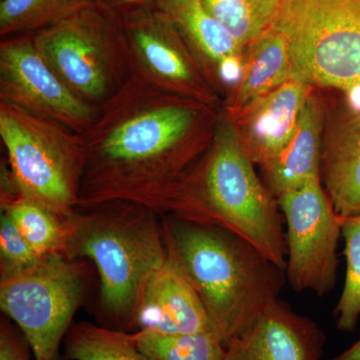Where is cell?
Masks as SVG:
<instances>
[{
	"label": "cell",
	"mask_w": 360,
	"mask_h": 360,
	"mask_svg": "<svg viewBox=\"0 0 360 360\" xmlns=\"http://www.w3.org/2000/svg\"><path fill=\"white\" fill-rule=\"evenodd\" d=\"M120 16L155 7V0H99Z\"/></svg>",
	"instance_id": "cell-27"
},
{
	"label": "cell",
	"mask_w": 360,
	"mask_h": 360,
	"mask_svg": "<svg viewBox=\"0 0 360 360\" xmlns=\"http://www.w3.org/2000/svg\"><path fill=\"white\" fill-rule=\"evenodd\" d=\"M250 45L240 84L232 104L238 113L255 99L293 78V65L288 41L272 26Z\"/></svg>",
	"instance_id": "cell-18"
},
{
	"label": "cell",
	"mask_w": 360,
	"mask_h": 360,
	"mask_svg": "<svg viewBox=\"0 0 360 360\" xmlns=\"http://www.w3.org/2000/svg\"><path fill=\"white\" fill-rule=\"evenodd\" d=\"M122 18L134 71L148 82L180 96L198 99L207 97L189 56L191 47L162 14L151 7Z\"/></svg>",
	"instance_id": "cell-11"
},
{
	"label": "cell",
	"mask_w": 360,
	"mask_h": 360,
	"mask_svg": "<svg viewBox=\"0 0 360 360\" xmlns=\"http://www.w3.org/2000/svg\"><path fill=\"white\" fill-rule=\"evenodd\" d=\"M135 347L148 360H224L226 345L214 333L163 335L132 333Z\"/></svg>",
	"instance_id": "cell-21"
},
{
	"label": "cell",
	"mask_w": 360,
	"mask_h": 360,
	"mask_svg": "<svg viewBox=\"0 0 360 360\" xmlns=\"http://www.w3.org/2000/svg\"><path fill=\"white\" fill-rule=\"evenodd\" d=\"M158 213L134 203L110 201L68 219L65 255L86 257L101 277L108 314L132 323L144 286L167 259Z\"/></svg>",
	"instance_id": "cell-4"
},
{
	"label": "cell",
	"mask_w": 360,
	"mask_h": 360,
	"mask_svg": "<svg viewBox=\"0 0 360 360\" xmlns=\"http://www.w3.org/2000/svg\"><path fill=\"white\" fill-rule=\"evenodd\" d=\"M1 207L40 257L63 253L68 236V219L20 195L1 198Z\"/></svg>",
	"instance_id": "cell-19"
},
{
	"label": "cell",
	"mask_w": 360,
	"mask_h": 360,
	"mask_svg": "<svg viewBox=\"0 0 360 360\" xmlns=\"http://www.w3.org/2000/svg\"><path fill=\"white\" fill-rule=\"evenodd\" d=\"M278 206L255 174L236 125L224 120L207 155L184 177L167 217L231 232L285 271Z\"/></svg>",
	"instance_id": "cell-3"
},
{
	"label": "cell",
	"mask_w": 360,
	"mask_h": 360,
	"mask_svg": "<svg viewBox=\"0 0 360 360\" xmlns=\"http://www.w3.org/2000/svg\"><path fill=\"white\" fill-rule=\"evenodd\" d=\"M84 290L82 265L63 252L1 278L0 307L22 331L34 360H58Z\"/></svg>",
	"instance_id": "cell-8"
},
{
	"label": "cell",
	"mask_w": 360,
	"mask_h": 360,
	"mask_svg": "<svg viewBox=\"0 0 360 360\" xmlns=\"http://www.w3.org/2000/svg\"><path fill=\"white\" fill-rule=\"evenodd\" d=\"M286 222V281L293 290L322 296L338 279V240L342 217L336 212L321 179L278 198Z\"/></svg>",
	"instance_id": "cell-9"
},
{
	"label": "cell",
	"mask_w": 360,
	"mask_h": 360,
	"mask_svg": "<svg viewBox=\"0 0 360 360\" xmlns=\"http://www.w3.org/2000/svg\"><path fill=\"white\" fill-rule=\"evenodd\" d=\"M0 360H30L22 343L4 324L0 333Z\"/></svg>",
	"instance_id": "cell-26"
},
{
	"label": "cell",
	"mask_w": 360,
	"mask_h": 360,
	"mask_svg": "<svg viewBox=\"0 0 360 360\" xmlns=\"http://www.w3.org/2000/svg\"><path fill=\"white\" fill-rule=\"evenodd\" d=\"M326 341L316 322L277 298L229 342L224 360H321Z\"/></svg>",
	"instance_id": "cell-12"
},
{
	"label": "cell",
	"mask_w": 360,
	"mask_h": 360,
	"mask_svg": "<svg viewBox=\"0 0 360 360\" xmlns=\"http://www.w3.org/2000/svg\"><path fill=\"white\" fill-rule=\"evenodd\" d=\"M32 37L63 84L96 108L122 89L134 73L122 16L99 0Z\"/></svg>",
	"instance_id": "cell-5"
},
{
	"label": "cell",
	"mask_w": 360,
	"mask_h": 360,
	"mask_svg": "<svg viewBox=\"0 0 360 360\" xmlns=\"http://www.w3.org/2000/svg\"><path fill=\"white\" fill-rule=\"evenodd\" d=\"M68 360H148L135 347L131 335L82 322L68 330Z\"/></svg>",
	"instance_id": "cell-23"
},
{
	"label": "cell",
	"mask_w": 360,
	"mask_h": 360,
	"mask_svg": "<svg viewBox=\"0 0 360 360\" xmlns=\"http://www.w3.org/2000/svg\"><path fill=\"white\" fill-rule=\"evenodd\" d=\"M0 139L18 194L61 219L73 217L86 165L84 134L0 103Z\"/></svg>",
	"instance_id": "cell-6"
},
{
	"label": "cell",
	"mask_w": 360,
	"mask_h": 360,
	"mask_svg": "<svg viewBox=\"0 0 360 360\" xmlns=\"http://www.w3.org/2000/svg\"><path fill=\"white\" fill-rule=\"evenodd\" d=\"M40 258L41 257L33 250L13 219L6 213H2L0 220L1 278L30 269Z\"/></svg>",
	"instance_id": "cell-25"
},
{
	"label": "cell",
	"mask_w": 360,
	"mask_h": 360,
	"mask_svg": "<svg viewBox=\"0 0 360 360\" xmlns=\"http://www.w3.org/2000/svg\"><path fill=\"white\" fill-rule=\"evenodd\" d=\"M310 89L311 85L293 77L238 113L239 136L253 163L265 167L290 143Z\"/></svg>",
	"instance_id": "cell-13"
},
{
	"label": "cell",
	"mask_w": 360,
	"mask_h": 360,
	"mask_svg": "<svg viewBox=\"0 0 360 360\" xmlns=\"http://www.w3.org/2000/svg\"><path fill=\"white\" fill-rule=\"evenodd\" d=\"M134 71L84 132L78 208L125 201L167 217L200 148L202 108Z\"/></svg>",
	"instance_id": "cell-1"
},
{
	"label": "cell",
	"mask_w": 360,
	"mask_h": 360,
	"mask_svg": "<svg viewBox=\"0 0 360 360\" xmlns=\"http://www.w3.org/2000/svg\"><path fill=\"white\" fill-rule=\"evenodd\" d=\"M293 77L310 85L360 86V0H283L274 23Z\"/></svg>",
	"instance_id": "cell-7"
},
{
	"label": "cell",
	"mask_w": 360,
	"mask_h": 360,
	"mask_svg": "<svg viewBox=\"0 0 360 360\" xmlns=\"http://www.w3.org/2000/svg\"><path fill=\"white\" fill-rule=\"evenodd\" d=\"M0 103L82 134L89 129L97 110L63 84L37 51L32 34L1 39Z\"/></svg>",
	"instance_id": "cell-10"
},
{
	"label": "cell",
	"mask_w": 360,
	"mask_h": 360,
	"mask_svg": "<svg viewBox=\"0 0 360 360\" xmlns=\"http://www.w3.org/2000/svg\"><path fill=\"white\" fill-rule=\"evenodd\" d=\"M161 226L168 259L200 296L225 345L279 298L285 271L243 238L174 217Z\"/></svg>",
	"instance_id": "cell-2"
},
{
	"label": "cell",
	"mask_w": 360,
	"mask_h": 360,
	"mask_svg": "<svg viewBox=\"0 0 360 360\" xmlns=\"http://www.w3.org/2000/svg\"><path fill=\"white\" fill-rule=\"evenodd\" d=\"M329 360H360V336L349 347Z\"/></svg>",
	"instance_id": "cell-28"
},
{
	"label": "cell",
	"mask_w": 360,
	"mask_h": 360,
	"mask_svg": "<svg viewBox=\"0 0 360 360\" xmlns=\"http://www.w3.org/2000/svg\"><path fill=\"white\" fill-rule=\"evenodd\" d=\"M341 236L345 240L347 270L333 314L338 330L350 333L360 319V213L342 217Z\"/></svg>",
	"instance_id": "cell-24"
},
{
	"label": "cell",
	"mask_w": 360,
	"mask_h": 360,
	"mask_svg": "<svg viewBox=\"0 0 360 360\" xmlns=\"http://www.w3.org/2000/svg\"><path fill=\"white\" fill-rule=\"evenodd\" d=\"M132 322L163 335L217 333L200 296L168 258L144 286Z\"/></svg>",
	"instance_id": "cell-14"
},
{
	"label": "cell",
	"mask_w": 360,
	"mask_h": 360,
	"mask_svg": "<svg viewBox=\"0 0 360 360\" xmlns=\"http://www.w3.org/2000/svg\"><path fill=\"white\" fill-rule=\"evenodd\" d=\"M321 120L319 101L310 94L290 143L264 167L277 198L300 188L309 180L321 179Z\"/></svg>",
	"instance_id": "cell-15"
},
{
	"label": "cell",
	"mask_w": 360,
	"mask_h": 360,
	"mask_svg": "<svg viewBox=\"0 0 360 360\" xmlns=\"http://www.w3.org/2000/svg\"><path fill=\"white\" fill-rule=\"evenodd\" d=\"M155 8L210 65L217 68L240 56L243 47L208 13L202 0H155Z\"/></svg>",
	"instance_id": "cell-17"
},
{
	"label": "cell",
	"mask_w": 360,
	"mask_h": 360,
	"mask_svg": "<svg viewBox=\"0 0 360 360\" xmlns=\"http://www.w3.org/2000/svg\"><path fill=\"white\" fill-rule=\"evenodd\" d=\"M326 191L341 217L360 213V113L343 123L324 150Z\"/></svg>",
	"instance_id": "cell-16"
},
{
	"label": "cell",
	"mask_w": 360,
	"mask_h": 360,
	"mask_svg": "<svg viewBox=\"0 0 360 360\" xmlns=\"http://www.w3.org/2000/svg\"><path fill=\"white\" fill-rule=\"evenodd\" d=\"M96 0H0L1 39L32 34Z\"/></svg>",
	"instance_id": "cell-22"
},
{
	"label": "cell",
	"mask_w": 360,
	"mask_h": 360,
	"mask_svg": "<svg viewBox=\"0 0 360 360\" xmlns=\"http://www.w3.org/2000/svg\"><path fill=\"white\" fill-rule=\"evenodd\" d=\"M208 13L241 46L274 25L283 0H202Z\"/></svg>",
	"instance_id": "cell-20"
}]
</instances>
